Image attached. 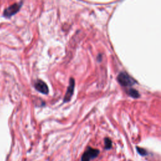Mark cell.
<instances>
[{
    "mask_svg": "<svg viewBox=\"0 0 161 161\" xmlns=\"http://www.w3.org/2000/svg\"><path fill=\"white\" fill-rule=\"evenodd\" d=\"M128 94L130 96H131L133 98H139L140 96V95L139 93V91L133 88H131L128 90Z\"/></svg>",
    "mask_w": 161,
    "mask_h": 161,
    "instance_id": "cell-6",
    "label": "cell"
},
{
    "mask_svg": "<svg viewBox=\"0 0 161 161\" xmlns=\"http://www.w3.org/2000/svg\"><path fill=\"white\" fill-rule=\"evenodd\" d=\"M100 154V150L98 149L88 147L85 152L82 156L81 161H90L91 159H95L98 157Z\"/></svg>",
    "mask_w": 161,
    "mask_h": 161,
    "instance_id": "cell-2",
    "label": "cell"
},
{
    "mask_svg": "<svg viewBox=\"0 0 161 161\" xmlns=\"http://www.w3.org/2000/svg\"><path fill=\"white\" fill-rule=\"evenodd\" d=\"M117 80L119 84L124 87L132 86L136 83L135 80L125 72H122L119 74L117 77Z\"/></svg>",
    "mask_w": 161,
    "mask_h": 161,
    "instance_id": "cell-1",
    "label": "cell"
},
{
    "mask_svg": "<svg viewBox=\"0 0 161 161\" xmlns=\"http://www.w3.org/2000/svg\"><path fill=\"white\" fill-rule=\"evenodd\" d=\"M137 150L138 151V152L142 156H144V155H147V151L144 149H142V148H140L139 147H137Z\"/></svg>",
    "mask_w": 161,
    "mask_h": 161,
    "instance_id": "cell-8",
    "label": "cell"
},
{
    "mask_svg": "<svg viewBox=\"0 0 161 161\" xmlns=\"http://www.w3.org/2000/svg\"><path fill=\"white\" fill-rule=\"evenodd\" d=\"M74 87H75V80L73 78H70L69 85L67 89V91L66 93V95L64 96V100H63L64 103H67L71 100V99L74 94Z\"/></svg>",
    "mask_w": 161,
    "mask_h": 161,
    "instance_id": "cell-4",
    "label": "cell"
},
{
    "mask_svg": "<svg viewBox=\"0 0 161 161\" xmlns=\"http://www.w3.org/2000/svg\"><path fill=\"white\" fill-rule=\"evenodd\" d=\"M35 89L40 93L43 95H47L49 92V88L46 83L41 80H38L35 83Z\"/></svg>",
    "mask_w": 161,
    "mask_h": 161,
    "instance_id": "cell-5",
    "label": "cell"
},
{
    "mask_svg": "<svg viewBox=\"0 0 161 161\" xmlns=\"http://www.w3.org/2000/svg\"><path fill=\"white\" fill-rule=\"evenodd\" d=\"M112 147V142L109 138L105 139V147L106 149L109 150Z\"/></svg>",
    "mask_w": 161,
    "mask_h": 161,
    "instance_id": "cell-7",
    "label": "cell"
},
{
    "mask_svg": "<svg viewBox=\"0 0 161 161\" xmlns=\"http://www.w3.org/2000/svg\"><path fill=\"white\" fill-rule=\"evenodd\" d=\"M22 3H23L22 2L16 3L11 6H10L7 8H6L5 10L4 11V13H3L4 16H5L7 17H10L13 16V15L16 14L19 11L20 8L22 7Z\"/></svg>",
    "mask_w": 161,
    "mask_h": 161,
    "instance_id": "cell-3",
    "label": "cell"
}]
</instances>
